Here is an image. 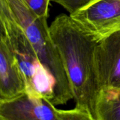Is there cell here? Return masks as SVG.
<instances>
[{
    "instance_id": "obj_1",
    "label": "cell",
    "mask_w": 120,
    "mask_h": 120,
    "mask_svg": "<svg viewBox=\"0 0 120 120\" xmlns=\"http://www.w3.org/2000/svg\"><path fill=\"white\" fill-rule=\"evenodd\" d=\"M49 28L71 86L75 107L87 111L95 119L101 91L95 64L99 41L66 14L56 16Z\"/></svg>"
},
{
    "instance_id": "obj_2",
    "label": "cell",
    "mask_w": 120,
    "mask_h": 120,
    "mask_svg": "<svg viewBox=\"0 0 120 120\" xmlns=\"http://www.w3.org/2000/svg\"><path fill=\"white\" fill-rule=\"evenodd\" d=\"M25 33L40 60L55 82L54 105L65 104L73 94L60 56L50 32L46 18L36 15L24 0H0Z\"/></svg>"
},
{
    "instance_id": "obj_3",
    "label": "cell",
    "mask_w": 120,
    "mask_h": 120,
    "mask_svg": "<svg viewBox=\"0 0 120 120\" xmlns=\"http://www.w3.org/2000/svg\"><path fill=\"white\" fill-rule=\"evenodd\" d=\"M0 25V38L7 43L18 63L26 84V91L45 97L52 103L55 89L53 79L42 64L22 28L1 2Z\"/></svg>"
},
{
    "instance_id": "obj_4",
    "label": "cell",
    "mask_w": 120,
    "mask_h": 120,
    "mask_svg": "<svg viewBox=\"0 0 120 120\" xmlns=\"http://www.w3.org/2000/svg\"><path fill=\"white\" fill-rule=\"evenodd\" d=\"M70 16L100 41L120 29V0H96Z\"/></svg>"
},
{
    "instance_id": "obj_5",
    "label": "cell",
    "mask_w": 120,
    "mask_h": 120,
    "mask_svg": "<svg viewBox=\"0 0 120 120\" xmlns=\"http://www.w3.org/2000/svg\"><path fill=\"white\" fill-rule=\"evenodd\" d=\"M0 120H59L57 109L47 98L25 91L0 100Z\"/></svg>"
},
{
    "instance_id": "obj_6",
    "label": "cell",
    "mask_w": 120,
    "mask_h": 120,
    "mask_svg": "<svg viewBox=\"0 0 120 120\" xmlns=\"http://www.w3.org/2000/svg\"><path fill=\"white\" fill-rule=\"evenodd\" d=\"M95 64L100 90L120 88V29L98 42Z\"/></svg>"
},
{
    "instance_id": "obj_7",
    "label": "cell",
    "mask_w": 120,
    "mask_h": 120,
    "mask_svg": "<svg viewBox=\"0 0 120 120\" xmlns=\"http://www.w3.org/2000/svg\"><path fill=\"white\" fill-rule=\"evenodd\" d=\"M26 91V84L16 59L0 38V100L15 98Z\"/></svg>"
},
{
    "instance_id": "obj_8",
    "label": "cell",
    "mask_w": 120,
    "mask_h": 120,
    "mask_svg": "<svg viewBox=\"0 0 120 120\" xmlns=\"http://www.w3.org/2000/svg\"><path fill=\"white\" fill-rule=\"evenodd\" d=\"M96 120H120V88L101 90L96 107Z\"/></svg>"
},
{
    "instance_id": "obj_9",
    "label": "cell",
    "mask_w": 120,
    "mask_h": 120,
    "mask_svg": "<svg viewBox=\"0 0 120 120\" xmlns=\"http://www.w3.org/2000/svg\"><path fill=\"white\" fill-rule=\"evenodd\" d=\"M57 114L59 120H96L88 112L76 107L71 110L57 109Z\"/></svg>"
},
{
    "instance_id": "obj_10",
    "label": "cell",
    "mask_w": 120,
    "mask_h": 120,
    "mask_svg": "<svg viewBox=\"0 0 120 120\" xmlns=\"http://www.w3.org/2000/svg\"><path fill=\"white\" fill-rule=\"evenodd\" d=\"M96 0H51L64 8L70 15L87 7Z\"/></svg>"
},
{
    "instance_id": "obj_11",
    "label": "cell",
    "mask_w": 120,
    "mask_h": 120,
    "mask_svg": "<svg viewBox=\"0 0 120 120\" xmlns=\"http://www.w3.org/2000/svg\"><path fill=\"white\" fill-rule=\"evenodd\" d=\"M24 1L36 15L48 18L49 6L51 0H24Z\"/></svg>"
}]
</instances>
